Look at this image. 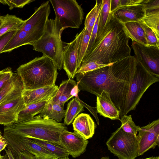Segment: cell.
<instances>
[{
    "mask_svg": "<svg viewBox=\"0 0 159 159\" xmlns=\"http://www.w3.org/2000/svg\"><path fill=\"white\" fill-rule=\"evenodd\" d=\"M96 96L97 111L105 117L120 120V111L111 101L110 94L103 90Z\"/></svg>",
    "mask_w": 159,
    "mask_h": 159,
    "instance_id": "e0dca14e",
    "label": "cell"
},
{
    "mask_svg": "<svg viewBox=\"0 0 159 159\" xmlns=\"http://www.w3.org/2000/svg\"><path fill=\"white\" fill-rule=\"evenodd\" d=\"M146 6V11L159 9V0H144Z\"/></svg>",
    "mask_w": 159,
    "mask_h": 159,
    "instance_id": "f35d334b",
    "label": "cell"
},
{
    "mask_svg": "<svg viewBox=\"0 0 159 159\" xmlns=\"http://www.w3.org/2000/svg\"><path fill=\"white\" fill-rule=\"evenodd\" d=\"M135 59V64L131 74L128 92L125 102L120 111L121 117L135 110L145 91L152 85L159 81V76L152 74Z\"/></svg>",
    "mask_w": 159,
    "mask_h": 159,
    "instance_id": "5b68a950",
    "label": "cell"
},
{
    "mask_svg": "<svg viewBox=\"0 0 159 159\" xmlns=\"http://www.w3.org/2000/svg\"><path fill=\"white\" fill-rule=\"evenodd\" d=\"M143 1L144 0H120V7L143 3Z\"/></svg>",
    "mask_w": 159,
    "mask_h": 159,
    "instance_id": "ab89813d",
    "label": "cell"
},
{
    "mask_svg": "<svg viewBox=\"0 0 159 159\" xmlns=\"http://www.w3.org/2000/svg\"><path fill=\"white\" fill-rule=\"evenodd\" d=\"M8 145V142L3 136L0 134V152L6 149Z\"/></svg>",
    "mask_w": 159,
    "mask_h": 159,
    "instance_id": "b9f144b4",
    "label": "cell"
},
{
    "mask_svg": "<svg viewBox=\"0 0 159 159\" xmlns=\"http://www.w3.org/2000/svg\"><path fill=\"white\" fill-rule=\"evenodd\" d=\"M57 70L54 62L43 55L20 66L16 73L21 80L24 90H31L55 85Z\"/></svg>",
    "mask_w": 159,
    "mask_h": 159,
    "instance_id": "277c9868",
    "label": "cell"
},
{
    "mask_svg": "<svg viewBox=\"0 0 159 159\" xmlns=\"http://www.w3.org/2000/svg\"><path fill=\"white\" fill-rule=\"evenodd\" d=\"M8 142L7 146L16 151H26L34 155L37 159H57L58 157L46 150L32 139L3 133Z\"/></svg>",
    "mask_w": 159,
    "mask_h": 159,
    "instance_id": "30bf717a",
    "label": "cell"
},
{
    "mask_svg": "<svg viewBox=\"0 0 159 159\" xmlns=\"http://www.w3.org/2000/svg\"><path fill=\"white\" fill-rule=\"evenodd\" d=\"M63 31L57 18L48 19L42 36L31 44L34 50L52 59L59 70L63 66V47L61 39Z\"/></svg>",
    "mask_w": 159,
    "mask_h": 159,
    "instance_id": "8992f818",
    "label": "cell"
},
{
    "mask_svg": "<svg viewBox=\"0 0 159 159\" xmlns=\"http://www.w3.org/2000/svg\"><path fill=\"white\" fill-rule=\"evenodd\" d=\"M139 22L151 29L159 40V9L146 11L145 16Z\"/></svg>",
    "mask_w": 159,
    "mask_h": 159,
    "instance_id": "484cf974",
    "label": "cell"
},
{
    "mask_svg": "<svg viewBox=\"0 0 159 159\" xmlns=\"http://www.w3.org/2000/svg\"><path fill=\"white\" fill-rule=\"evenodd\" d=\"M2 156L0 153V159H2Z\"/></svg>",
    "mask_w": 159,
    "mask_h": 159,
    "instance_id": "f907efd6",
    "label": "cell"
},
{
    "mask_svg": "<svg viewBox=\"0 0 159 159\" xmlns=\"http://www.w3.org/2000/svg\"><path fill=\"white\" fill-rule=\"evenodd\" d=\"M94 7L86 16L84 21V27L91 34L94 25L100 12L102 0L96 1Z\"/></svg>",
    "mask_w": 159,
    "mask_h": 159,
    "instance_id": "f546056e",
    "label": "cell"
},
{
    "mask_svg": "<svg viewBox=\"0 0 159 159\" xmlns=\"http://www.w3.org/2000/svg\"><path fill=\"white\" fill-rule=\"evenodd\" d=\"M58 87L56 85L31 90H24L22 94L25 106L43 101H46L54 97Z\"/></svg>",
    "mask_w": 159,
    "mask_h": 159,
    "instance_id": "ac0fdd59",
    "label": "cell"
},
{
    "mask_svg": "<svg viewBox=\"0 0 159 159\" xmlns=\"http://www.w3.org/2000/svg\"><path fill=\"white\" fill-rule=\"evenodd\" d=\"M25 106L22 95L0 105V125L6 126L16 122Z\"/></svg>",
    "mask_w": 159,
    "mask_h": 159,
    "instance_id": "9a60e30c",
    "label": "cell"
},
{
    "mask_svg": "<svg viewBox=\"0 0 159 159\" xmlns=\"http://www.w3.org/2000/svg\"><path fill=\"white\" fill-rule=\"evenodd\" d=\"M0 134H1V133L0 131Z\"/></svg>",
    "mask_w": 159,
    "mask_h": 159,
    "instance_id": "816d5d0a",
    "label": "cell"
},
{
    "mask_svg": "<svg viewBox=\"0 0 159 159\" xmlns=\"http://www.w3.org/2000/svg\"><path fill=\"white\" fill-rule=\"evenodd\" d=\"M134 56L149 71L159 76V48L132 42Z\"/></svg>",
    "mask_w": 159,
    "mask_h": 159,
    "instance_id": "8fae6325",
    "label": "cell"
},
{
    "mask_svg": "<svg viewBox=\"0 0 159 159\" xmlns=\"http://www.w3.org/2000/svg\"><path fill=\"white\" fill-rule=\"evenodd\" d=\"M129 43V38L123 24L111 14L102 33L81 64L93 61L107 65L130 57L131 48Z\"/></svg>",
    "mask_w": 159,
    "mask_h": 159,
    "instance_id": "7a4b0ae2",
    "label": "cell"
},
{
    "mask_svg": "<svg viewBox=\"0 0 159 159\" xmlns=\"http://www.w3.org/2000/svg\"><path fill=\"white\" fill-rule=\"evenodd\" d=\"M137 135L138 143L137 157L159 145V119L140 127Z\"/></svg>",
    "mask_w": 159,
    "mask_h": 159,
    "instance_id": "7c38bea8",
    "label": "cell"
},
{
    "mask_svg": "<svg viewBox=\"0 0 159 159\" xmlns=\"http://www.w3.org/2000/svg\"><path fill=\"white\" fill-rule=\"evenodd\" d=\"M84 111V106L78 96L73 98L67 104L63 123L67 125H70L79 113Z\"/></svg>",
    "mask_w": 159,
    "mask_h": 159,
    "instance_id": "d4e9b609",
    "label": "cell"
},
{
    "mask_svg": "<svg viewBox=\"0 0 159 159\" xmlns=\"http://www.w3.org/2000/svg\"><path fill=\"white\" fill-rule=\"evenodd\" d=\"M33 0H0V2L9 7L10 10L14 8H22L26 5L34 1Z\"/></svg>",
    "mask_w": 159,
    "mask_h": 159,
    "instance_id": "d590c367",
    "label": "cell"
},
{
    "mask_svg": "<svg viewBox=\"0 0 159 159\" xmlns=\"http://www.w3.org/2000/svg\"><path fill=\"white\" fill-rule=\"evenodd\" d=\"M23 90L20 76L16 72L13 73L12 77L0 92V105L21 96Z\"/></svg>",
    "mask_w": 159,
    "mask_h": 159,
    "instance_id": "d6986e66",
    "label": "cell"
},
{
    "mask_svg": "<svg viewBox=\"0 0 159 159\" xmlns=\"http://www.w3.org/2000/svg\"><path fill=\"white\" fill-rule=\"evenodd\" d=\"M124 28L128 38L132 42L148 46L145 32L139 22H131L123 24Z\"/></svg>",
    "mask_w": 159,
    "mask_h": 159,
    "instance_id": "603a6c76",
    "label": "cell"
},
{
    "mask_svg": "<svg viewBox=\"0 0 159 159\" xmlns=\"http://www.w3.org/2000/svg\"><path fill=\"white\" fill-rule=\"evenodd\" d=\"M82 33L81 31L77 34L73 41L63 47L62 67L69 78L73 79L78 69V50Z\"/></svg>",
    "mask_w": 159,
    "mask_h": 159,
    "instance_id": "5bb4252c",
    "label": "cell"
},
{
    "mask_svg": "<svg viewBox=\"0 0 159 159\" xmlns=\"http://www.w3.org/2000/svg\"><path fill=\"white\" fill-rule=\"evenodd\" d=\"M120 0H111L110 12L111 13L120 7Z\"/></svg>",
    "mask_w": 159,
    "mask_h": 159,
    "instance_id": "60d3db41",
    "label": "cell"
},
{
    "mask_svg": "<svg viewBox=\"0 0 159 159\" xmlns=\"http://www.w3.org/2000/svg\"><path fill=\"white\" fill-rule=\"evenodd\" d=\"M99 159H110L109 157H102L101 158Z\"/></svg>",
    "mask_w": 159,
    "mask_h": 159,
    "instance_id": "681fc988",
    "label": "cell"
},
{
    "mask_svg": "<svg viewBox=\"0 0 159 159\" xmlns=\"http://www.w3.org/2000/svg\"><path fill=\"white\" fill-rule=\"evenodd\" d=\"M72 125L74 130L87 139L93 137L97 127L90 115L84 113L78 115L74 119Z\"/></svg>",
    "mask_w": 159,
    "mask_h": 159,
    "instance_id": "ffe728a7",
    "label": "cell"
},
{
    "mask_svg": "<svg viewBox=\"0 0 159 159\" xmlns=\"http://www.w3.org/2000/svg\"><path fill=\"white\" fill-rule=\"evenodd\" d=\"M13 74L11 68L10 67L0 70V92L12 77Z\"/></svg>",
    "mask_w": 159,
    "mask_h": 159,
    "instance_id": "e575fe53",
    "label": "cell"
},
{
    "mask_svg": "<svg viewBox=\"0 0 159 159\" xmlns=\"http://www.w3.org/2000/svg\"><path fill=\"white\" fill-rule=\"evenodd\" d=\"M2 20L0 27V36L8 32L19 30L26 21L8 14L2 16Z\"/></svg>",
    "mask_w": 159,
    "mask_h": 159,
    "instance_id": "cb8c5ba5",
    "label": "cell"
},
{
    "mask_svg": "<svg viewBox=\"0 0 159 159\" xmlns=\"http://www.w3.org/2000/svg\"><path fill=\"white\" fill-rule=\"evenodd\" d=\"M146 6L144 3L120 7L111 14L113 17L124 24L131 22H139L146 14Z\"/></svg>",
    "mask_w": 159,
    "mask_h": 159,
    "instance_id": "2e32d148",
    "label": "cell"
},
{
    "mask_svg": "<svg viewBox=\"0 0 159 159\" xmlns=\"http://www.w3.org/2000/svg\"><path fill=\"white\" fill-rule=\"evenodd\" d=\"M52 98L46 101L43 111L39 116L44 119H51L60 122L65 117L66 110L58 104L53 102Z\"/></svg>",
    "mask_w": 159,
    "mask_h": 159,
    "instance_id": "7402d4cb",
    "label": "cell"
},
{
    "mask_svg": "<svg viewBox=\"0 0 159 159\" xmlns=\"http://www.w3.org/2000/svg\"><path fill=\"white\" fill-rule=\"evenodd\" d=\"M76 85V81L71 78L63 81L58 88L56 94L52 98V102L63 108L65 102L73 97L71 94V92Z\"/></svg>",
    "mask_w": 159,
    "mask_h": 159,
    "instance_id": "44dd1931",
    "label": "cell"
},
{
    "mask_svg": "<svg viewBox=\"0 0 159 159\" xmlns=\"http://www.w3.org/2000/svg\"><path fill=\"white\" fill-rule=\"evenodd\" d=\"M10 149L15 159H37L34 155L27 152L16 151Z\"/></svg>",
    "mask_w": 159,
    "mask_h": 159,
    "instance_id": "74e56055",
    "label": "cell"
},
{
    "mask_svg": "<svg viewBox=\"0 0 159 159\" xmlns=\"http://www.w3.org/2000/svg\"><path fill=\"white\" fill-rule=\"evenodd\" d=\"M111 63L107 65L103 64L95 61H90L84 64H81L80 67L76 72V74L83 73L92 71L108 66Z\"/></svg>",
    "mask_w": 159,
    "mask_h": 159,
    "instance_id": "836d02e7",
    "label": "cell"
},
{
    "mask_svg": "<svg viewBox=\"0 0 159 159\" xmlns=\"http://www.w3.org/2000/svg\"><path fill=\"white\" fill-rule=\"evenodd\" d=\"M120 126L123 130L127 133L137 135L140 127L135 125L131 115H125L121 116Z\"/></svg>",
    "mask_w": 159,
    "mask_h": 159,
    "instance_id": "1f68e13d",
    "label": "cell"
},
{
    "mask_svg": "<svg viewBox=\"0 0 159 159\" xmlns=\"http://www.w3.org/2000/svg\"><path fill=\"white\" fill-rule=\"evenodd\" d=\"M7 149H5L6 153L7 154L8 159H15L9 147L7 146Z\"/></svg>",
    "mask_w": 159,
    "mask_h": 159,
    "instance_id": "ee69618b",
    "label": "cell"
},
{
    "mask_svg": "<svg viewBox=\"0 0 159 159\" xmlns=\"http://www.w3.org/2000/svg\"><path fill=\"white\" fill-rule=\"evenodd\" d=\"M135 62L134 56H131L102 67L76 74L75 77L78 88L96 96L103 90L107 92L120 111L128 92Z\"/></svg>",
    "mask_w": 159,
    "mask_h": 159,
    "instance_id": "6da1fadb",
    "label": "cell"
},
{
    "mask_svg": "<svg viewBox=\"0 0 159 159\" xmlns=\"http://www.w3.org/2000/svg\"><path fill=\"white\" fill-rule=\"evenodd\" d=\"M55 17L59 20L62 30L79 28L82 23L84 13L81 6L75 0H50Z\"/></svg>",
    "mask_w": 159,
    "mask_h": 159,
    "instance_id": "52a82bcc",
    "label": "cell"
},
{
    "mask_svg": "<svg viewBox=\"0 0 159 159\" xmlns=\"http://www.w3.org/2000/svg\"><path fill=\"white\" fill-rule=\"evenodd\" d=\"M46 103V101H43L25 106L19 113L18 119L32 118L36 115L40 113L43 111Z\"/></svg>",
    "mask_w": 159,
    "mask_h": 159,
    "instance_id": "83f0119b",
    "label": "cell"
},
{
    "mask_svg": "<svg viewBox=\"0 0 159 159\" xmlns=\"http://www.w3.org/2000/svg\"><path fill=\"white\" fill-rule=\"evenodd\" d=\"M139 159H159V157H151Z\"/></svg>",
    "mask_w": 159,
    "mask_h": 159,
    "instance_id": "f6af8a7d",
    "label": "cell"
},
{
    "mask_svg": "<svg viewBox=\"0 0 159 159\" xmlns=\"http://www.w3.org/2000/svg\"><path fill=\"white\" fill-rule=\"evenodd\" d=\"M2 159H8L7 155L6 153L4 155L2 156Z\"/></svg>",
    "mask_w": 159,
    "mask_h": 159,
    "instance_id": "7dc6e473",
    "label": "cell"
},
{
    "mask_svg": "<svg viewBox=\"0 0 159 159\" xmlns=\"http://www.w3.org/2000/svg\"><path fill=\"white\" fill-rule=\"evenodd\" d=\"M144 30L148 46H151L159 48V40L150 28L139 22Z\"/></svg>",
    "mask_w": 159,
    "mask_h": 159,
    "instance_id": "d6a6232c",
    "label": "cell"
},
{
    "mask_svg": "<svg viewBox=\"0 0 159 159\" xmlns=\"http://www.w3.org/2000/svg\"><path fill=\"white\" fill-rule=\"evenodd\" d=\"M17 31L8 32L0 36V54Z\"/></svg>",
    "mask_w": 159,
    "mask_h": 159,
    "instance_id": "8d00e7d4",
    "label": "cell"
},
{
    "mask_svg": "<svg viewBox=\"0 0 159 159\" xmlns=\"http://www.w3.org/2000/svg\"><path fill=\"white\" fill-rule=\"evenodd\" d=\"M82 31L78 50L77 66L78 69L85 56L91 35L84 27Z\"/></svg>",
    "mask_w": 159,
    "mask_h": 159,
    "instance_id": "4dcf8cb0",
    "label": "cell"
},
{
    "mask_svg": "<svg viewBox=\"0 0 159 159\" xmlns=\"http://www.w3.org/2000/svg\"><path fill=\"white\" fill-rule=\"evenodd\" d=\"M47 151L56 155L58 158L69 156V153L60 145L49 141L32 139Z\"/></svg>",
    "mask_w": 159,
    "mask_h": 159,
    "instance_id": "f1b7e54d",
    "label": "cell"
},
{
    "mask_svg": "<svg viewBox=\"0 0 159 159\" xmlns=\"http://www.w3.org/2000/svg\"><path fill=\"white\" fill-rule=\"evenodd\" d=\"M60 145L64 148L74 158L78 157L86 150L88 139L77 132L64 130L61 133Z\"/></svg>",
    "mask_w": 159,
    "mask_h": 159,
    "instance_id": "4fadbf2b",
    "label": "cell"
},
{
    "mask_svg": "<svg viewBox=\"0 0 159 159\" xmlns=\"http://www.w3.org/2000/svg\"><path fill=\"white\" fill-rule=\"evenodd\" d=\"M111 1V0H102V6L99 14L98 30L95 40L102 33L111 14L110 12Z\"/></svg>",
    "mask_w": 159,
    "mask_h": 159,
    "instance_id": "4316f807",
    "label": "cell"
},
{
    "mask_svg": "<svg viewBox=\"0 0 159 159\" xmlns=\"http://www.w3.org/2000/svg\"><path fill=\"white\" fill-rule=\"evenodd\" d=\"M68 157L69 156H67L60 158H58L57 159H69Z\"/></svg>",
    "mask_w": 159,
    "mask_h": 159,
    "instance_id": "c3c4849f",
    "label": "cell"
},
{
    "mask_svg": "<svg viewBox=\"0 0 159 159\" xmlns=\"http://www.w3.org/2000/svg\"><path fill=\"white\" fill-rule=\"evenodd\" d=\"M49 1L43 3L18 31L20 35L36 41L43 34L51 12Z\"/></svg>",
    "mask_w": 159,
    "mask_h": 159,
    "instance_id": "9c48e42d",
    "label": "cell"
},
{
    "mask_svg": "<svg viewBox=\"0 0 159 159\" xmlns=\"http://www.w3.org/2000/svg\"><path fill=\"white\" fill-rule=\"evenodd\" d=\"M3 22L2 16L0 17V27L1 26Z\"/></svg>",
    "mask_w": 159,
    "mask_h": 159,
    "instance_id": "bcb514c9",
    "label": "cell"
},
{
    "mask_svg": "<svg viewBox=\"0 0 159 159\" xmlns=\"http://www.w3.org/2000/svg\"><path fill=\"white\" fill-rule=\"evenodd\" d=\"M80 90L78 88V86L77 85L73 89L71 92V94L73 97H78V93Z\"/></svg>",
    "mask_w": 159,
    "mask_h": 159,
    "instance_id": "7bdbcfd3",
    "label": "cell"
},
{
    "mask_svg": "<svg viewBox=\"0 0 159 159\" xmlns=\"http://www.w3.org/2000/svg\"><path fill=\"white\" fill-rule=\"evenodd\" d=\"M64 130H67V127L64 123L38 115L31 118L18 119L16 123L5 126L3 133L60 145V134Z\"/></svg>",
    "mask_w": 159,
    "mask_h": 159,
    "instance_id": "3957f363",
    "label": "cell"
},
{
    "mask_svg": "<svg viewBox=\"0 0 159 159\" xmlns=\"http://www.w3.org/2000/svg\"><path fill=\"white\" fill-rule=\"evenodd\" d=\"M1 16L0 15V17H1Z\"/></svg>",
    "mask_w": 159,
    "mask_h": 159,
    "instance_id": "f5cc1de1",
    "label": "cell"
},
{
    "mask_svg": "<svg viewBox=\"0 0 159 159\" xmlns=\"http://www.w3.org/2000/svg\"><path fill=\"white\" fill-rule=\"evenodd\" d=\"M106 144L108 150L119 159H135L137 157V135L125 133L120 127L112 133Z\"/></svg>",
    "mask_w": 159,
    "mask_h": 159,
    "instance_id": "ba28073f",
    "label": "cell"
}]
</instances>
